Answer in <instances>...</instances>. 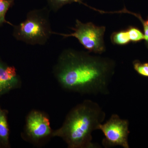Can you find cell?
<instances>
[{
    "instance_id": "1",
    "label": "cell",
    "mask_w": 148,
    "mask_h": 148,
    "mask_svg": "<svg viewBox=\"0 0 148 148\" xmlns=\"http://www.w3.org/2000/svg\"><path fill=\"white\" fill-rule=\"evenodd\" d=\"M116 67L115 61L111 58L68 49L58 56L53 74L66 91L82 95H107Z\"/></svg>"
},
{
    "instance_id": "2",
    "label": "cell",
    "mask_w": 148,
    "mask_h": 148,
    "mask_svg": "<svg viewBox=\"0 0 148 148\" xmlns=\"http://www.w3.org/2000/svg\"><path fill=\"white\" fill-rule=\"evenodd\" d=\"M106 117L100 105L85 100L67 114L62 126L53 130L52 137L61 138L69 148H97L92 142V133L99 130Z\"/></svg>"
},
{
    "instance_id": "3",
    "label": "cell",
    "mask_w": 148,
    "mask_h": 148,
    "mask_svg": "<svg viewBox=\"0 0 148 148\" xmlns=\"http://www.w3.org/2000/svg\"><path fill=\"white\" fill-rule=\"evenodd\" d=\"M47 8L31 10L24 21L14 25L13 36L16 40L31 45H44L52 34Z\"/></svg>"
},
{
    "instance_id": "4",
    "label": "cell",
    "mask_w": 148,
    "mask_h": 148,
    "mask_svg": "<svg viewBox=\"0 0 148 148\" xmlns=\"http://www.w3.org/2000/svg\"><path fill=\"white\" fill-rule=\"evenodd\" d=\"M73 32L70 34H52L62 36L64 38L73 37L90 53L101 54L106 51L104 36L106 31L104 26H97L92 22L84 23L78 19L76 20Z\"/></svg>"
},
{
    "instance_id": "5",
    "label": "cell",
    "mask_w": 148,
    "mask_h": 148,
    "mask_svg": "<svg viewBox=\"0 0 148 148\" xmlns=\"http://www.w3.org/2000/svg\"><path fill=\"white\" fill-rule=\"evenodd\" d=\"M53 130L49 117L42 111L33 110L27 114L22 137L34 145H39L52 137Z\"/></svg>"
},
{
    "instance_id": "6",
    "label": "cell",
    "mask_w": 148,
    "mask_h": 148,
    "mask_svg": "<svg viewBox=\"0 0 148 148\" xmlns=\"http://www.w3.org/2000/svg\"><path fill=\"white\" fill-rule=\"evenodd\" d=\"M99 130L105 136L102 140L104 147L121 146L130 148L128 138L130 132L127 120L121 119L118 115L113 114L108 121L100 125Z\"/></svg>"
},
{
    "instance_id": "7",
    "label": "cell",
    "mask_w": 148,
    "mask_h": 148,
    "mask_svg": "<svg viewBox=\"0 0 148 148\" xmlns=\"http://www.w3.org/2000/svg\"><path fill=\"white\" fill-rule=\"evenodd\" d=\"M21 84V77L16 68L0 58V97L20 88Z\"/></svg>"
},
{
    "instance_id": "8",
    "label": "cell",
    "mask_w": 148,
    "mask_h": 148,
    "mask_svg": "<svg viewBox=\"0 0 148 148\" xmlns=\"http://www.w3.org/2000/svg\"><path fill=\"white\" fill-rule=\"evenodd\" d=\"M8 110L0 106V148H10V128Z\"/></svg>"
},
{
    "instance_id": "9",
    "label": "cell",
    "mask_w": 148,
    "mask_h": 148,
    "mask_svg": "<svg viewBox=\"0 0 148 148\" xmlns=\"http://www.w3.org/2000/svg\"><path fill=\"white\" fill-rule=\"evenodd\" d=\"M110 39L113 44L115 45H126L131 42L127 29L113 32L111 35Z\"/></svg>"
},
{
    "instance_id": "10",
    "label": "cell",
    "mask_w": 148,
    "mask_h": 148,
    "mask_svg": "<svg viewBox=\"0 0 148 148\" xmlns=\"http://www.w3.org/2000/svg\"><path fill=\"white\" fill-rule=\"evenodd\" d=\"M14 1L15 0H0V27L5 23L13 26V24L6 20L5 16L9 9L13 6Z\"/></svg>"
},
{
    "instance_id": "11",
    "label": "cell",
    "mask_w": 148,
    "mask_h": 148,
    "mask_svg": "<svg viewBox=\"0 0 148 148\" xmlns=\"http://www.w3.org/2000/svg\"><path fill=\"white\" fill-rule=\"evenodd\" d=\"M47 1L51 9L54 12H57L64 5L73 3H79L87 7L88 6L83 3V0H47Z\"/></svg>"
},
{
    "instance_id": "12",
    "label": "cell",
    "mask_w": 148,
    "mask_h": 148,
    "mask_svg": "<svg viewBox=\"0 0 148 148\" xmlns=\"http://www.w3.org/2000/svg\"><path fill=\"white\" fill-rule=\"evenodd\" d=\"M130 41L132 42H140L144 40V33L137 27L130 26L127 29Z\"/></svg>"
},
{
    "instance_id": "13",
    "label": "cell",
    "mask_w": 148,
    "mask_h": 148,
    "mask_svg": "<svg viewBox=\"0 0 148 148\" xmlns=\"http://www.w3.org/2000/svg\"><path fill=\"white\" fill-rule=\"evenodd\" d=\"M133 68L138 74L142 76L148 77V63H143L139 60L133 61Z\"/></svg>"
},
{
    "instance_id": "14",
    "label": "cell",
    "mask_w": 148,
    "mask_h": 148,
    "mask_svg": "<svg viewBox=\"0 0 148 148\" xmlns=\"http://www.w3.org/2000/svg\"><path fill=\"white\" fill-rule=\"evenodd\" d=\"M134 15L135 17L138 18L140 21L142 22L143 24V29H144V34L145 36V41L146 45L148 48V17L146 20H144L142 18V16L140 14L138 13H134V12H131L130 14Z\"/></svg>"
}]
</instances>
